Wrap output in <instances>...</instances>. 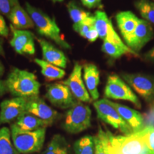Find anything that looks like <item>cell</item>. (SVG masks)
Here are the masks:
<instances>
[{
    "label": "cell",
    "instance_id": "obj_39",
    "mask_svg": "<svg viewBox=\"0 0 154 154\" xmlns=\"http://www.w3.org/2000/svg\"><path fill=\"white\" fill-rule=\"evenodd\" d=\"M0 56L5 57V52L3 47V40L1 38H0Z\"/></svg>",
    "mask_w": 154,
    "mask_h": 154
},
{
    "label": "cell",
    "instance_id": "obj_35",
    "mask_svg": "<svg viewBox=\"0 0 154 154\" xmlns=\"http://www.w3.org/2000/svg\"><path fill=\"white\" fill-rule=\"evenodd\" d=\"M84 38H86L89 42H94L96 41V39H97L98 38H99V33H98L95 26H93L91 29L88 31L87 33L86 34Z\"/></svg>",
    "mask_w": 154,
    "mask_h": 154
},
{
    "label": "cell",
    "instance_id": "obj_15",
    "mask_svg": "<svg viewBox=\"0 0 154 154\" xmlns=\"http://www.w3.org/2000/svg\"><path fill=\"white\" fill-rule=\"evenodd\" d=\"M26 111L38 117L44 121L48 126H51L59 115L57 111L50 107L38 96L27 99Z\"/></svg>",
    "mask_w": 154,
    "mask_h": 154
},
{
    "label": "cell",
    "instance_id": "obj_40",
    "mask_svg": "<svg viewBox=\"0 0 154 154\" xmlns=\"http://www.w3.org/2000/svg\"><path fill=\"white\" fill-rule=\"evenodd\" d=\"M5 66H4L3 63L0 61V78L3 76L4 74H5Z\"/></svg>",
    "mask_w": 154,
    "mask_h": 154
},
{
    "label": "cell",
    "instance_id": "obj_6",
    "mask_svg": "<svg viewBox=\"0 0 154 154\" xmlns=\"http://www.w3.org/2000/svg\"><path fill=\"white\" fill-rule=\"evenodd\" d=\"M94 106L100 120L110 125L116 129H119L124 135L133 134L131 128L121 116L111 101L106 99L97 100L94 101Z\"/></svg>",
    "mask_w": 154,
    "mask_h": 154
},
{
    "label": "cell",
    "instance_id": "obj_31",
    "mask_svg": "<svg viewBox=\"0 0 154 154\" xmlns=\"http://www.w3.org/2000/svg\"><path fill=\"white\" fill-rule=\"evenodd\" d=\"M141 134L149 154H154V127H148L142 130Z\"/></svg>",
    "mask_w": 154,
    "mask_h": 154
},
{
    "label": "cell",
    "instance_id": "obj_1",
    "mask_svg": "<svg viewBox=\"0 0 154 154\" xmlns=\"http://www.w3.org/2000/svg\"><path fill=\"white\" fill-rule=\"evenodd\" d=\"M5 81L8 91L14 97L31 99L38 96L41 84L34 73L13 67Z\"/></svg>",
    "mask_w": 154,
    "mask_h": 154
},
{
    "label": "cell",
    "instance_id": "obj_24",
    "mask_svg": "<svg viewBox=\"0 0 154 154\" xmlns=\"http://www.w3.org/2000/svg\"><path fill=\"white\" fill-rule=\"evenodd\" d=\"M0 154H20L13 144L11 130L8 127L0 128Z\"/></svg>",
    "mask_w": 154,
    "mask_h": 154
},
{
    "label": "cell",
    "instance_id": "obj_30",
    "mask_svg": "<svg viewBox=\"0 0 154 154\" xmlns=\"http://www.w3.org/2000/svg\"><path fill=\"white\" fill-rule=\"evenodd\" d=\"M94 23H95V17H94V15H91L86 20L83 21L79 24H73L72 27L75 32H77L81 36L84 38L86 34L93 26H94Z\"/></svg>",
    "mask_w": 154,
    "mask_h": 154
},
{
    "label": "cell",
    "instance_id": "obj_10",
    "mask_svg": "<svg viewBox=\"0 0 154 154\" xmlns=\"http://www.w3.org/2000/svg\"><path fill=\"white\" fill-rule=\"evenodd\" d=\"M27 99L14 97L2 101L0 103V125L15 122L26 112Z\"/></svg>",
    "mask_w": 154,
    "mask_h": 154
},
{
    "label": "cell",
    "instance_id": "obj_7",
    "mask_svg": "<svg viewBox=\"0 0 154 154\" xmlns=\"http://www.w3.org/2000/svg\"><path fill=\"white\" fill-rule=\"evenodd\" d=\"M106 98L116 100H125L131 102L138 109L141 108L140 102L137 96L119 76L111 74L108 77L104 89Z\"/></svg>",
    "mask_w": 154,
    "mask_h": 154
},
{
    "label": "cell",
    "instance_id": "obj_42",
    "mask_svg": "<svg viewBox=\"0 0 154 154\" xmlns=\"http://www.w3.org/2000/svg\"><path fill=\"white\" fill-rule=\"evenodd\" d=\"M109 154H111V153H109Z\"/></svg>",
    "mask_w": 154,
    "mask_h": 154
},
{
    "label": "cell",
    "instance_id": "obj_26",
    "mask_svg": "<svg viewBox=\"0 0 154 154\" xmlns=\"http://www.w3.org/2000/svg\"><path fill=\"white\" fill-rule=\"evenodd\" d=\"M101 50L106 54L109 55V57H112L113 59H119V58L121 57L124 54H126L134 56L137 55V54L135 53L132 50L126 49L121 47V46L118 45V44L108 41H103Z\"/></svg>",
    "mask_w": 154,
    "mask_h": 154
},
{
    "label": "cell",
    "instance_id": "obj_17",
    "mask_svg": "<svg viewBox=\"0 0 154 154\" xmlns=\"http://www.w3.org/2000/svg\"><path fill=\"white\" fill-rule=\"evenodd\" d=\"M111 103L123 119L131 128L133 133L140 132L145 128L143 116L138 111L120 103L112 101Z\"/></svg>",
    "mask_w": 154,
    "mask_h": 154
},
{
    "label": "cell",
    "instance_id": "obj_20",
    "mask_svg": "<svg viewBox=\"0 0 154 154\" xmlns=\"http://www.w3.org/2000/svg\"><path fill=\"white\" fill-rule=\"evenodd\" d=\"M7 18L10 21L11 26L16 29L26 30L34 27V24L30 15L20 5H17L13 9Z\"/></svg>",
    "mask_w": 154,
    "mask_h": 154
},
{
    "label": "cell",
    "instance_id": "obj_37",
    "mask_svg": "<svg viewBox=\"0 0 154 154\" xmlns=\"http://www.w3.org/2000/svg\"><path fill=\"white\" fill-rule=\"evenodd\" d=\"M7 84L5 80H0V98L3 96L5 94L8 93Z\"/></svg>",
    "mask_w": 154,
    "mask_h": 154
},
{
    "label": "cell",
    "instance_id": "obj_18",
    "mask_svg": "<svg viewBox=\"0 0 154 154\" xmlns=\"http://www.w3.org/2000/svg\"><path fill=\"white\" fill-rule=\"evenodd\" d=\"M84 80L92 100L97 101L99 97L98 86L100 82V72L95 64L89 63L84 66Z\"/></svg>",
    "mask_w": 154,
    "mask_h": 154
},
{
    "label": "cell",
    "instance_id": "obj_21",
    "mask_svg": "<svg viewBox=\"0 0 154 154\" xmlns=\"http://www.w3.org/2000/svg\"><path fill=\"white\" fill-rule=\"evenodd\" d=\"M14 124L21 130L28 131H32L49 126L44 121L27 111L23 113Z\"/></svg>",
    "mask_w": 154,
    "mask_h": 154
},
{
    "label": "cell",
    "instance_id": "obj_41",
    "mask_svg": "<svg viewBox=\"0 0 154 154\" xmlns=\"http://www.w3.org/2000/svg\"><path fill=\"white\" fill-rule=\"evenodd\" d=\"M53 3H57V2H62L64 0H51Z\"/></svg>",
    "mask_w": 154,
    "mask_h": 154
},
{
    "label": "cell",
    "instance_id": "obj_25",
    "mask_svg": "<svg viewBox=\"0 0 154 154\" xmlns=\"http://www.w3.org/2000/svg\"><path fill=\"white\" fill-rule=\"evenodd\" d=\"M75 154H95V141L92 136H85L77 140L74 144Z\"/></svg>",
    "mask_w": 154,
    "mask_h": 154
},
{
    "label": "cell",
    "instance_id": "obj_12",
    "mask_svg": "<svg viewBox=\"0 0 154 154\" xmlns=\"http://www.w3.org/2000/svg\"><path fill=\"white\" fill-rule=\"evenodd\" d=\"M95 23L94 26L99 33V38L103 41H108L118 44L126 49H131L124 43L120 36L113 28L112 22L103 11L97 10L94 14Z\"/></svg>",
    "mask_w": 154,
    "mask_h": 154
},
{
    "label": "cell",
    "instance_id": "obj_19",
    "mask_svg": "<svg viewBox=\"0 0 154 154\" xmlns=\"http://www.w3.org/2000/svg\"><path fill=\"white\" fill-rule=\"evenodd\" d=\"M116 19L121 35L126 42L134 33L139 19L132 11H125L119 12L116 16Z\"/></svg>",
    "mask_w": 154,
    "mask_h": 154
},
{
    "label": "cell",
    "instance_id": "obj_28",
    "mask_svg": "<svg viewBox=\"0 0 154 154\" xmlns=\"http://www.w3.org/2000/svg\"><path fill=\"white\" fill-rule=\"evenodd\" d=\"M94 137L95 141V154H109V131H104L99 127L97 134Z\"/></svg>",
    "mask_w": 154,
    "mask_h": 154
},
{
    "label": "cell",
    "instance_id": "obj_22",
    "mask_svg": "<svg viewBox=\"0 0 154 154\" xmlns=\"http://www.w3.org/2000/svg\"><path fill=\"white\" fill-rule=\"evenodd\" d=\"M34 62L41 69V73L49 82L62 79L66 75L63 69L56 66L41 59H34Z\"/></svg>",
    "mask_w": 154,
    "mask_h": 154
},
{
    "label": "cell",
    "instance_id": "obj_29",
    "mask_svg": "<svg viewBox=\"0 0 154 154\" xmlns=\"http://www.w3.org/2000/svg\"><path fill=\"white\" fill-rule=\"evenodd\" d=\"M140 14L147 22L154 24V3L150 0H137L135 3Z\"/></svg>",
    "mask_w": 154,
    "mask_h": 154
},
{
    "label": "cell",
    "instance_id": "obj_23",
    "mask_svg": "<svg viewBox=\"0 0 154 154\" xmlns=\"http://www.w3.org/2000/svg\"><path fill=\"white\" fill-rule=\"evenodd\" d=\"M69 145L66 138L60 134L53 136L42 154H70Z\"/></svg>",
    "mask_w": 154,
    "mask_h": 154
},
{
    "label": "cell",
    "instance_id": "obj_38",
    "mask_svg": "<svg viewBox=\"0 0 154 154\" xmlns=\"http://www.w3.org/2000/svg\"><path fill=\"white\" fill-rule=\"evenodd\" d=\"M144 57H145V59L147 61H154V47L150 51H148L147 53L145 54Z\"/></svg>",
    "mask_w": 154,
    "mask_h": 154
},
{
    "label": "cell",
    "instance_id": "obj_16",
    "mask_svg": "<svg viewBox=\"0 0 154 154\" xmlns=\"http://www.w3.org/2000/svg\"><path fill=\"white\" fill-rule=\"evenodd\" d=\"M36 40L41 47L42 57L44 61L59 68L63 69L66 68L67 66V58L61 50L54 47L52 44L44 38H36Z\"/></svg>",
    "mask_w": 154,
    "mask_h": 154
},
{
    "label": "cell",
    "instance_id": "obj_11",
    "mask_svg": "<svg viewBox=\"0 0 154 154\" xmlns=\"http://www.w3.org/2000/svg\"><path fill=\"white\" fill-rule=\"evenodd\" d=\"M62 83L68 86L73 96L79 101L82 103L91 101L92 99L82 78V66L78 61L74 63V68L68 79Z\"/></svg>",
    "mask_w": 154,
    "mask_h": 154
},
{
    "label": "cell",
    "instance_id": "obj_9",
    "mask_svg": "<svg viewBox=\"0 0 154 154\" xmlns=\"http://www.w3.org/2000/svg\"><path fill=\"white\" fill-rule=\"evenodd\" d=\"M121 76L134 91L145 99L151 102L154 100V78L142 74L122 73Z\"/></svg>",
    "mask_w": 154,
    "mask_h": 154
},
{
    "label": "cell",
    "instance_id": "obj_33",
    "mask_svg": "<svg viewBox=\"0 0 154 154\" xmlns=\"http://www.w3.org/2000/svg\"><path fill=\"white\" fill-rule=\"evenodd\" d=\"M142 116H143L145 128L154 127V100L150 102L148 110L143 113Z\"/></svg>",
    "mask_w": 154,
    "mask_h": 154
},
{
    "label": "cell",
    "instance_id": "obj_3",
    "mask_svg": "<svg viewBox=\"0 0 154 154\" xmlns=\"http://www.w3.org/2000/svg\"><path fill=\"white\" fill-rule=\"evenodd\" d=\"M10 130L13 144L20 153H38L43 148L47 127L28 131L21 130L14 124H12Z\"/></svg>",
    "mask_w": 154,
    "mask_h": 154
},
{
    "label": "cell",
    "instance_id": "obj_32",
    "mask_svg": "<svg viewBox=\"0 0 154 154\" xmlns=\"http://www.w3.org/2000/svg\"><path fill=\"white\" fill-rule=\"evenodd\" d=\"M19 5V0H0V14L8 17Z\"/></svg>",
    "mask_w": 154,
    "mask_h": 154
},
{
    "label": "cell",
    "instance_id": "obj_14",
    "mask_svg": "<svg viewBox=\"0 0 154 154\" xmlns=\"http://www.w3.org/2000/svg\"><path fill=\"white\" fill-rule=\"evenodd\" d=\"M153 37V30L150 22L139 19L134 33L126 42V44L127 47L136 53L140 51Z\"/></svg>",
    "mask_w": 154,
    "mask_h": 154
},
{
    "label": "cell",
    "instance_id": "obj_2",
    "mask_svg": "<svg viewBox=\"0 0 154 154\" xmlns=\"http://www.w3.org/2000/svg\"><path fill=\"white\" fill-rule=\"evenodd\" d=\"M25 7L33 21L34 26L38 34L52 40L63 49H72L70 44L65 41L61 35V30L54 17H50L41 9L31 5L29 2H25Z\"/></svg>",
    "mask_w": 154,
    "mask_h": 154
},
{
    "label": "cell",
    "instance_id": "obj_5",
    "mask_svg": "<svg viewBox=\"0 0 154 154\" xmlns=\"http://www.w3.org/2000/svg\"><path fill=\"white\" fill-rule=\"evenodd\" d=\"M91 124V109L78 101L66 111L62 127L69 134H76L88 129Z\"/></svg>",
    "mask_w": 154,
    "mask_h": 154
},
{
    "label": "cell",
    "instance_id": "obj_34",
    "mask_svg": "<svg viewBox=\"0 0 154 154\" xmlns=\"http://www.w3.org/2000/svg\"><path fill=\"white\" fill-rule=\"evenodd\" d=\"M9 30L7 26L5 19H4L2 15L0 14V36L7 38L9 36Z\"/></svg>",
    "mask_w": 154,
    "mask_h": 154
},
{
    "label": "cell",
    "instance_id": "obj_13",
    "mask_svg": "<svg viewBox=\"0 0 154 154\" xmlns=\"http://www.w3.org/2000/svg\"><path fill=\"white\" fill-rule=\"evenodd\" d=\"M12 38L9 42L15 52L21 55H34L35 54L34 36L27 30L16 29L10 25Z\"/></svg>",
    "mask_w": 154,
    "mask_h": 154
},
{
    "label": "cell",
    "instance_id": "obj_4",
    "mask_svg": "<svg viewBox=\"0 0 154 154\" xmlns=\"http://www.w3.org/2000/svg\"><path fill=\"white\" fill-rule=\"evenodd\" d=\"M109 151L111 154H149L140 131L124 136L109 131Z\"/></svg>",
    "mask_w": 154,
    "mask_h": 154
},
{
    "label": "cell",
    "instance_id": "obj_36",
    "mask_svg": "<svg viewBox=\"0 0 154 154\" xmlns=\"http://www.w3.org/2000/svg\"><path fill=\"white\" fill-rule=\"evenodd\" d=\"M81 2L86 8L94 9L101 6L102 0H81Z\"/></svg>",
    "mask_w": 154,
    "mask_h": 154
},
{
    "label": "cell",
    "instance_id": "obj_8",
    "mask_svg": "<svg viewBox=\"0 0 154 154\" xmlns=\"http://www.w3.org/2000/svg\"><path fill=\"white\" fill-rule=\"evenodd\" d=\"M46 89V98L51 104L59 109H69L77 102L68 86L62 82L48 84Z\"/></svg>",
    "mask_w": 154,
    "mask_h": 154
},
{
    "label": "cell",
    "instance_id": "obj_27",
    "mask_svg": "<svg viewBox=\"0 0 154 154\" xmlns=\"http://www.w3.org/2000/svg\"><path fill=\"white\" fill-rule=\"evenodd\" d=\"M66 8L69 17L74 23L73 24H79L87 19L92 15L90 12L85 11L82 7H80L74 0H72L67 4Z\"/></svg>",
    "mask_w": 154,
    "mask_h": 154
}]
</instances>
